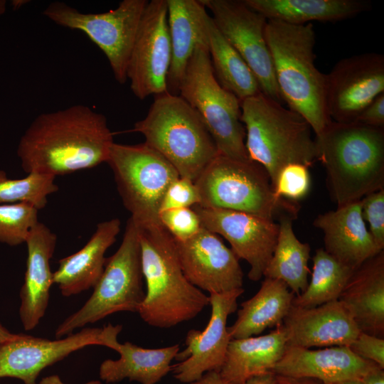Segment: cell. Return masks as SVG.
Wrapping results in <instances>:
<instances>
[{
	"mask_svg": "<svg viewBox=\"0 0 384 384\" xmlns=\"http://www.w3.org/2000/svg\"><path fill=\"white\" fill-rule=\"evenodd\" d=\"M376 363L361 358L348 346L311 350L287 346L272 372L292 378H309L325 384L361 378Z\"/></svg>",
	"mask_w": 384,
	"mask_h": 384,
	"instance_id": "21",
	"label": "cell"
},
{
	"mask_svg": "<svg viewBox=\"0 0 384 384\" xmlns=\"http://www.w3.org/2000/svg\"><path fill=\"white\" fill-rule=\"evenodd\" d=\"M6 1L5 0H0V16L4 14L6 11Z\"/></svg>",
	"mask_w": 384,
	"mask_h": 384,
	"instance_id": "49",
	"label": "cell"
},
{
	"mask_svg": "<svg viewBox=\"0 0 384 384\" xmlns=\"http://www.w3.org/2000/svg\"><path fill=\"white\" fill-rule=\"evenodd\" d=\"M295 294L281 280L265 277L258 292L240 304L237 319L228 327L231 339L259 336L282 324Z\"/></svg>",
	"mask_w": 384,
	"mask_h": 384,
	"instance_id": "27",
	"label": "cell"
},
{
	"mask_svg": "<svg viewBox=\"0 0 384 384\" xmlns=\"http://www.w3.org/2000/svg\"><path fill=\"white\" fill-rule=\"evenodd\" d=\"M137 227L146 284L138 314L148 325L160 329L193 319L210 305L209 296L187 279L174 239L161 223Z\"/></svg>",
	"mask_w": 384,
	"mask_h": 384,
	"instance_id": "2",
	"label": "cell"
},
{
	"mask_svg": "<svg viewBox=\"0 0 384 384\" xmlns=\"http://www.w3.org/2000/svg\"><path fill=\"white\" fill-rule=\"evenodd\" d=\"M243 384H274V373L267 371L247 380Z\"/></svg>",
	"mask_w": 384,
	"mask_h": 384,
	"instance_id": "44",
	"label": "cell"
},
{
	"mask_svg": "<svg viewBox=\"0 0 384 384\" xmlns=\"http://www.w3.org/2000/svg\"><path fill=\"white\" fill-rule=\"evenodd\" d=\"M309 188V167L301 164H290L279 173L273 190L277 197L297 201L308 193Z\"/></svg>",
	"mask_w": 384,
	"mask_h": 384,
	"instance_id": "35",
	"label": "cell"
},
{
	"mask_svg": "<svg viewBox=\"0 0 384 384\" xmlns=\"http://www.w3.org/2000/svg\"><path fill=\"white\" fill-rule=\"evenodd\" d=\"M144 143L160 153L180 176L195 181L218 154L198 112L180 95L155 96L146 117L134 123Z\"/></svg>",
	"mask_w": 384,
	"mask_h": 384,
	"instance_id": "6",
	"label": "cell"
},
{
	"mask_svg": "<svg viewBox=\"0 0 384 384\" xmlns=\"http://www.w3.org/2000/svg\"><path fill=\"white\" fill-rule=\"evenodd\" d=\"M355 122L384 129V93L379 95L366 106Z\"/></svg>",
	"mask_w": 384,
	"mask_h": 384,
	"instance_id": "40",
	"label": "cell"
},
{
	"mask_svg": "<svg viewBox=\"0 0 384 384\" xmlns=\"http://www.w3.org/2000/svg\"><path fill=\"white\" fill-rule=\"evenodd\" d=\"M361 378L364 384H384V368L375 364Z\"/></svg>",
	"mask_w": 384,
	"mask_h": 384,
	"instance_id": "41",
	"label": "cell"
},
{
	"mask_svg": "<svg viewBox=\"0 0 384 384\" xmlns=\"http://www.w3.org/2000/svg\"><path fill=\"white\" fill-rule=\"evenodd\" d=\"M146 0H123L103 13H82L61 1L48 4L43 14L56 24L85 33L104 53L115 80H127V69Z\"/></svg>",
	"mask_w": 384,
	"mask_h": 384,
	"instance_id": "11",
	"label": "cell"
},
{
	"mask_svg": "<svg viewBox=\"0 0 384 384\" xmlns=\"http://www.w3.org/2000/svg\"><path fill=\"white\" fill-rule=\"evenodd\" d=\"M199 203L200 196L194 181L180 176L167 188L161 202L159 213L171 209L191 208Z\"/></svg>",
	"mask_w": 384,
	"mask_h": 384,
	"instance_id": "37",
	"label": "cell"
},
{
	"mask_svg": "<svg viewBox=\"0 0 384 384\" xmlns=\"http://www.w3.org/2000/svg\"><path fill=\"white\" fill-rule=\"evenodd\" d=\"M188 384H232L222 377L219 371L204 373L201 378Z\"/></svg>",
	"mask_w": 384,
	"mask_h": 384,
	"instance_id": "43",
	"label": "cell"
},
{
	"mask_svg": "<svg viewBox=\"0 0 384 384\" xmlns=\"http://www.w3.org/2000/svg\"><path fill=\"white\" fill-rule=\"evenodd\" d=\"M274 384H325L324 382L309 378H292L274 374Z\"/></svg>",
	"mask_w": 384,
	"mask_h": 384,
	"instance_id": "42",
	"label": "cell"
},
{
	"mask_svg": "<svg viewBox=\"0 0 384 384\" xmlns=\"http://www.w3.org/2000/svg\"><path fill=\"white\" fill-rule=\"evenodd\" d=\"M38 210L26 203L0 204V242L16 246L26 242L38 222Z\"/></svg>",
	"mask_w": 384,
	"mask_h": 384,
	"instance_id": "34",
	"label": "cell"
},
{
	"mask_svg": "<svg viewBox=\"0 0 384 384\" xmlns=\"http://www.w3.org/2000/svg\"><path fill=\"white\" fill-rule=\"evenodd\" d=\"M26 2L27 1L24 0L12 1L11 4L14 9H18L20 8L22 5L25 4Z\"/></svg>",
	"mask_w": 384,
	"mask_h": 384,
	"instance_id": "48",
	"label": "cell"
},
{
	"mask_svg": "<svg viewBox=\"0 0 384 384\" xmlns=\"http://www.w3.org/2000/svg\"><path fill=\"white\" fill-rule=\"evenodd\" d=\"M313 224L324 233V250L353 270L383 251L377 246L366 228L362 216L361 200L319 214Z\"/></svg>",
	"mask_w": 384,
	"mask_h": 384,
	"instance_id": "20",
	"label": "cell"
},
{
	"mask_svg": "<svg viewBox=\"0 0 384 384\" xmlns=\"http://www.w3.org/2000/svg\"><path fill=\"white\" fill-rule=\"evenodd\" d=\"M178 95L198 112L218 154L238 159H249L245 129L241 121V102L218 82L208 48L198 47L193 53L180 83Z\"/></svg>",
	"mask_w": 384,
	"mask_h": 384,
	"instance_id": "9",
	"label": "cell"
},
{
	"mask_svg": "<svg viewBox=\"0 0 384 384\" xmlns=\"http://www.w3.org/2000/svg\"><path fill=\"white\" fill-rule=\"evenodd\" d=\"M208 53L219 84L240 102L261 92L255 75L237 50L219 31L209 15Z\"/></svg>",
	"mask_w": 384,
	"mask_h": 384,
	"instance_id": "31",
	"label": "cell"
},
{
	"mask_svg": "<svg viewBox=\"0 0 384 384\" xmlns=\"http://www.w3.org/2000/svg\"><path fill=\"white\" fill-rule=\"evenodd\" d=\"M55 178L49 174L29 173L23 178L13 179L0 170V204L26 203L43 209L47 197L58 190Z\"/></svg>",
	"mask_w": 384,
	"mask_h": 384,
	"instance_id": "33",
	"label": "cell"
},
{
	"mask_svg": "<svg viewBox=\"0 0 384 384\" xmlns=\"http://www.w3.org/2000/svg\"><path fill=\"white\" fill-rule=\"evenodd\" d=\"M382 93V54L367 53L343 58L326 74V105L334 122H355L364 108Z\"/></svg>",
	"mask_w": 384,
	"mask_h": 384,
	"instance_id": "15",
	"label": "cell"
},
{
	"mask_svg": "<svg viewBox=\"0 0 384 384\" xmlns=\"http://www.w3.org/2000/svg\"><path fill=\"white\" fill-rule=\"evenodd\" d=\"M56 235L38 222L30 230L25 243L28 257L24 282L20 291L19 316L26 331L33 330L43 317L53 283L50 260L55 252Z\"/></svg>",
	"mask_w": 384,
	"mask_h": 384,
	"instance_id": "22",
	"label": "cell"
},
{
	"mask_svg": "<svg viewBox=\"0 0 384 384\" xmlns=\"http://www.w3.org/2000/svg\"><path fill=\"white\" fill-rule=\"evenodd\" d=\"M267 20L301 25L352 18L370 8L363 0H243Z\"/></svg>",
	"mask_w": 384,
	"mask_h": 384,
	"instance_id": "28",
	"label": "cell"
},
{
	"mask_svg": "<svg viewBox=\"0 0 384 384\" xmlns=\"http://www.w3.org/2000/svg\"><path fill=\"white\" fill-rule=\"evenodd\" d=\"M334 384H364L361 378H350Z\"/></svg>",
	"mask_w": 384,
	"mask_h": 384,
	"instance_id": "47",
	"label": "cell"
},
{
	"mask_svg": "<svg viewBox=\"0 0 384 384\" xmlns=\"http://www.w3.org/2000/svg\"><path fill=\"white\" fill-rule=\"evenodd\" d=\"M143 278L138 229L129 218L122 241L114 255L106 258L92 294L79 310L59 324L55 338H61L116 312L138 313L145 297Z\"/></svg>",
	"mask_w": 384,
	"mask_h": 384,
	"instance_id": "8",
	"label": "cell"
},
{
	"mask_svg": "<svg viewBox=\"0 0 384 384\" xmlns=\"http://www.w3.org/2000/svg\"><path fill=\"white\" fill-rule=\"evenodd\" d=\"M171 48L167 92L178 95L187 64L198 47L208 49L207 21L209 14L201 0H166Z\"/></svg>",
	"mask_w": 384,
	"mask_h": 384,
	"instance_id": "23",
	"label": "cell"
},
{
	"mask_svg": "<svg viewBox=\"0 0 384 384\" xmlns=\"http://www.w3.org/2000/svg\"><path fill=\"white\" fill-rule=\"evenodd\" d=\"M266 41L283 102L319 134L331 121L326 105V74L315 65V31L311 23L295 25L267 20Z\"/></svg>",
	"mask_w": 384,
	"mask_h": 384,
	"instance_id": "4",
	"label": "cell"
},
{
	"mask_svg": "<svg viewBox=\"0 0 384 384\" xmlns=\"http://www.w3.org/2000/svg\"><path fill=\"white\" fill-rule=\"evenodd\" d=\"M279 234L272 256L263 277L284 282L295 294L302 293L309 284L310 246L302 242L295 235L292 220L283 215L279 218Z\"/></svg>",
	"mask_w": 384,
	"mask_h": 384,
	"instance_id": "30",
	"label": "cell"
},
{
	"mask_svg": "<svg viewBox=\"0 0 384 384\" xmlns=\"http://www.w3.org/2000/svg\"><path fill=\"white\" fill-rule=\"evenodd\" d=\"M200 206L247 213L265 219L295 218L297 201L277 197L260 164L218 154L194 181Z\"/></svg>",
	"mask_w": 384,
	"mask_h": 384,
	"instance_id": "7",
	"label": "cell"
},
{
	"mask_svg": "<svg viewBox=\"0 0 384 384\" xmlns=\"http://www.w3.org/2000/svg\"><path fill=\"white\" fill-rule=\"evenodd\" d=\"M37 384H65L63 383L60 377L57 375H52L43 378ZM85 384H102L100 380H91Z\"/></svg>",
	"mask_w": 384,
	"mask_h": 384,
	"instance_id": "45",
	"label": "cell"
},
{
	"mask_svg": "<svg viewBox=\"0 0 384 384\" xmlns=\"http://www.w3.org/2000/svg\"><path fill=\"white\" fill-rule=\"evenodd\" d=\"M174 241L183 273L193 285L209 294L242 288L239 258L217 234L203 227L191 238Z\"/></svg>",
	"mask_w": 384,
	"mask_h": 384,
	"instance_id": "18",
	"label": "cell"
},
{
	"mask_svg": "<svg viewBox=\"0 0 384 384\" xmlns=\"http://www.w3.org/2000/svg\"><path fill=\"white\" fill-rule=\"evenodd\" d=\"M225 38L240 55L257 78L261 92L283 105L266 41L267 19L244 1L201 0Z\"/></svg>",
	"mask_w": 384,
	"mask_h": 384,
	"instance_id": "13",
	"label": "cell"
},
{
	"mask_svg": "<svg viewBox=\"0 0 384 384\" xmlns=\"http://www.w3.org/2000/svg\"><path fill=\"white\" fill-rule=\"evenodd\" d=\"M107 384H118L117 383H107Z\"/></svg>",
	"mask_w": 384,
	"mask_h": 384,
	"instance_id": "50",
	"label": "cell"
},
{
	"mask_svg": "<svg viewBox=\"0 0 384 384\" xmlns=\"http://www.w3.org/2000/svg\"><path fill=\"white\" fill-rule=\"evenodd\" d=\"M178 344L144 348L130 342L120 344L117 360L107 359L100 366V377L107 383L128 378L142 384H156L171 370V361L179 351Z\"/></svg>",
	"mask_w": 384,
	"mask_h": 384,
	"instance_id": "29",
	"label": "cell"
},
{
	"mask_svg": "<svg viewBox=\"0 0 384 384\" xmlns=\"http://www.w3.org/2000/svg\"><path fill=\"white\" fill-rule=\"evenodd\" d=\"M282 325L287 346L305 348L348 346L361 332L339 300L311 308L292 305Z\"/></svg>",
	"mask_w": 384,
	"mask_h": 384,
	"instance_id": "19",
	"label": "cell"
},
{
	"mask_svg": "<svg viewBox=\"0 0 384 384\" xmlns=\"http://www.w3.org/2000/svg\"><path fill=\"white\" fill-rule=\"evenodd\" d=\"M107 163L123 205L137 226L161 223L159 208L169 185L178 177L174 166L146 143L114 142Z\"/></svg>",
	"mask_w": 384,
	"mask_h": 384,
	"instance_id": "10",
	"label": "cell"
},
{
	"mask_svg": "<svg viewBox=\"0 0 384 384\" xmlns=\"http://www.w3.org/2000/svg\"><path fill=\"white\" fill-rule=\"evenodd\" d=\"M286 346L282 324L265 335L231 339L219 372L232 384H243L251 377L272 371Z\"/></svg>",
	"mask_w": 384,
	"mask_h": 384,
	"instance_id": "26",
	"label": "cell"
},
{
	"mask_svg": "<svg viewBox=\"0 0 384 384\" xmlns=\"http://www.w3.org/2000/svg\"><path fill=\"white\" fill-rule=\"evenodd\" d=\"M241 121L247 156L264 167L272 188L285 166L301 164L309 167L317 161L309 122L262 92L241 102Z\"/></svg>",
	"mask_w": 384,
	"mask_h": 384,
	"instance_id": "5",
	"label": "cell"
},
{
	"mask_svg": "<svg viewBox=\"0 0 384 384\" xmlns=\"http://www.w3.org/2000/svg\"><path fill=\"white\" fill-rule=\"evenodd\" d=\"M313 272L306 289L292 301V306L311 308L338 300L353 270L342 265L324 248L316 250Z\"/></svg>",
	"mask_w": 384,
	"mask_h": 384,
	"instance_id": "32",
	"label": "cell"
},
{
	"mask_svg": "<svg viewBox=\"0 0 384 384\" xmlns=\"http://www.w3.org/2000/svg\"><path fill=\"white\" fill-rule=\"evenodd\" d=\"M202 226L225 238L231 250L250 265L248 278L260 280L272 256L279 234V223L240 211L192 207Z\"/></svg>",
	"mask_w": 384,
	"mask_h": 384,
	"instance_id": "16",
	"label": "cell"
},
{
	"mask_svg": "<svg viewBox=\"0 0 384 384\" xmlns=\"http://www.w3.org/2000/svg\"><path fill=\"white\" fill-rule=\"evenodd\" d=\"M16 335L9 332L0 324V344L14 338Z\"/></svg>",
	"mask_w": 384,
	"mask_h": 384,
	"instance_id": "46",
	"label": "cell"
},
{
	"mask_svg": "<svg viewBox=\"0 0 384 384\" xmlns=\"http://www.w3.org/2000/svg\"><path fill=\"white\" fill-rule=\"evenodd\" d=\"M166 0L148 1L127 69V79L139 100L167 92L171 48Z\"/></svg>",
	"mask_w": 384,
	"mask_h": 384,
	"instance_id": "14",
	"label": "cell"
},
{
	"mask_svg": "<svg viewBox=\"0 0 384 384\" xmlns=\"http://www.w3.org/2000/svg\"><path fill=\"white\" fill-rule=\"evenodd\" d=\"M122 329V325L108 324L102 328L82 329L53 341L16 334L0 344V378H15L24 384H37L36 379L43 369L86 346H102L117 352L120 346L117 336Z\"/></svg>",
	"mask_w": 384,
	"mask_h": 384,
	"instance_id": "12",
	"label": "cell"
},
{
	"mask_svg": "<svg viewBox=\"0 0 384 384\" xmlns=\"http://www.w3.org/2000/svg\"><path fill=\"white\" fill-rule=\"evenodd\" d=\"M244 292L240 288L221 294H210L211 315L203 331L191 329L185 339L186 347L178 351L172 366L174 378L183 383L201 378L209 371H220L231 338L227 321L238 308V298Z\"/></svg>",
	"mask_w": 384,
	"mask_h": 384,
	"instance_id": "17",
	"label": "cell"
},
{
	"mask_svg": "<svg viewBox=\"0 0 384 384\" xmlns=\"http://www.w3.org/2000/svg\"><path fill=\"white\" fill-rule=\"evenodd\" d=\"M362 216L369 224V232L382 250L384 249V189L370 193L361 199Z\"/></svg>",
	"mask_w": 384,
	"mask_h": 384,
	"instance_id": "38",
	"label": "cell"
},
{
	"mask_svg": "<svg viewBox=\"0 0 384 384\" xmlns=\"http://www.w3.org/2000/svg\"><path fill=\"white\" fill-rule=\"evenodd\" d=\"M338 300L361 332L384 337V251L354 270Z\"/></svg>",
	"mask_w": 384,
	"mask_h": 384,
	"instance_id": "24",
	"label": "cell"
},
{
	"mask_svg": "<svg viewBox=\"0 0 384 384\" xmlns=\"http://www.w3.org/2000/svg\"><path fill=\"white\" fill-rule=\"evenodd\" d=\"M314 139L337 207L384 189V129L331 120Z\"/></svg>",
	"mask_w": 384,
	"mask_h": 384,
	"instance_id": "3",
	"label": "cell"
},
{
	"mask_svg": "<svg viewBox=\"0 0 384 384\" xmlns=\"http://www.w3.org/2000/svg\"><path fill=\"white\" fill-rule=\"evenodd\" d=\"M121 223L113 218L97 224L95 233L78 252L60 259L53 272V283L64 297L94 287L104 270L107 249L116 241Z\"/></svg>",
	"mask_w": 384,
	"mask_h": 384,
	"instance_id": "25",
	"label": "cell"
},
{
	"mask_svg": "<svg viewBox=\"0 0 384 384\" xmlns=\"http://www.w3.org/2000/svg\"><path fill=\"white\" fill-rule=\"evenodd\" d=\"M113 143L106 117L75 105L37 116L21 136L17 154L26 173L55 177L107 163Z\"/></svg>",
	"mask_w": 384,
	"mask_h": 384,
	"instance_id": "1",
	"label": "cell"
},
{
	"mask_svg": "<svg viewBox=\"0 0 384 384\" xmlns=\"http://www.w3.org/2000/svg\"><path fill=\"white\" fill-rule=\"evenodd\" d=\"M159 218L162 226L178 241L191 238L203 228L198 215L192 207L162 211Z\"/></svg>",
	"mask_w": 384,
	"mask_h": 384,
	"instance_id": "36",
	"label": "cell"
},
{
	"mask_svg": "<svg viewBox=\"0 0 384 384\" xmlns=\"http://www.w3.org/2000/svg\"><path fill=\"white\" fill-rule=\"evenodd\" d=\"M358 356L384 368V338L360 332L348 346Z\"/></svg>",
	"mask_w": 384,
	"mask_h": 384,
	"instance_id": "39",
	"label": "cell"
}]
</instances>
